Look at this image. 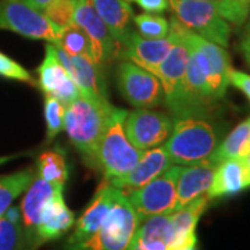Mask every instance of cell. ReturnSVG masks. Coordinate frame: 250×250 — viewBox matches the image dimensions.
Returning a JSON list of instances; mask_svg holds the SVG:
<instances>
[{"label": "cell", "instance_id": "6da1fadb", "mask_svg": "<svg viewBox=\"0 0 250 250\" xmlns=\"http://www.w3.org/2000/svg\"><path fill=\"white\" fill-rule=\"evenodd\" d=\"M172 129L164 145L172 164L192 166L207 160L220 143L218 125L202 111L172 117Z\"/></svg>", "mask_w": 250, "mask_h": 250}, {"label": "cell", "instance_id": "7a4b0ae2", "mask_svg": "<svg viewBox=\"0 0 250 250\" xmlns=\"http://www.w3.org/2000/svg\"><path fill=\"white\" fill-rule=\"evenodd\" d=\"M113 108L108 100L88 99L82 95L65 106L64 129L74 147L90 166Z\"/></svg>", "mask_w": 250, "mask_h": 250}, {"label": "cell", "instance_id": "3957f363", "mask_svg": "<svg viewBox=\"0 0 250 250\" xmlns=\"http://www.w3.org/2000/svg\"><path fill=\"white\" fill-rule=\"evenodd\" d=\"M126 110L114 107L102 135L93 159V167L103 174L104 179L123 177L134 168L143 150L128 141L124 131Z\"/></svg>", "mask_w": 250, "mask_h": 250}, {"label": "cell", "instance_id": "277c9868", "mask_svg": "<svg viewBox=\"0 0 250 250\" xmlns=\"http://www.w3.org/2000/svg\"><path fill=\"white\" fill-rule=\"evenodd\" d=\"M139 218L121 190L98 231L89 239L67 250H129Z\"/></svg>", "mask_w": 250, "mask_h": 250}, {"label": "cell", "instance_id": "5b68a950", "mask_svg": "<svg viewBox=\"0 0 250 250\" xmlns=\"http://www.w3.org/2000/svg\"><path fill=\"white\" fill-rule=\"evenodd\" d=\"M174 17L179 22L210 42L227 47L231 38V24L215 9L214 1L168 0Z\"/></svg>", "mask_w": 250, "mask_h": 250}, {"label": "cell", "instance_id": "8992f818", "mask_svg": "<svg viewBox=\"0 0 250 250\" xmlns=\"http://www.w3.org/2000/svg\"><path fill=\"white\" fill-rule=\"evenodd\" d=\"M170 34L174 38V45L170 53L161 62L153 72L161 82L164 92V104L168 107L172 117L190 111L188 106L187 86V62L188 49L179 34L170 27Z\"/></svg>", "mask_w": 250, "mask_h": 250}, {"label": "cell", "instance_id": "52a82bcc", "mask_svg": "<svg viewBox=\"0 0 250 250\" xmlns=\"http://www.w3.org/2000/svg\"><path fill=\"white\" fill-rule=\"evenodd\" d=\"M181 170L182 166L174 164L146 185L126 195L139 218V223L147 217L170 214L175 210L177 184Z\"/></svg>", "mask_w": 250, "mask_h": 250}, {"label": "cell", "instance_id": "ba28073f", "mask_svg": "<svg viewBox=\"0 0 250 250\" xmlns=\"http://www.w3.org/2000/svg\"><path fill=\"white\" fill-rule=\"evenodd\" d=\"M0 29L49 43H56L62 32L28 0H0Z\"/></svg>", "mask_w": 250, "mask_h": 250}, {"label": "cell", "instance_id": "9c48e42d", "mask_svg": "<svg viewBox=\"0 0 250 250\" xmlns=\"http://www.w3.org/2000/svg\"><path fill=\"white\" fill-rule=\"evenodd\" d=\"M117 88L121 96L136 108H153L164 103L159 78L131 62H120L116 72Z\"/></svg>", "mask_w": 250, "mask_h": 250}, {"label": "cell", "instance_id": "30bf717a", "mask_svg": "<svg viewBox=\"0 0 250 250\" xmlns=\"http://www.w3.org/2000/svg\"><path fill=\"white\" fill-rule=\"evenodd\" d=\"M172 117L152 111L149 108H136L128 111L124 120V131L128 141L141 150H147L164 143L172 129Z\"/></svg>", "mask_w": 250, "mask_h": 250}, {"label": "cell", "instance_id": "8fae6325", "mask_svg": "<svg viewBox=\"0 0 250 250\" xmlns=\"http://www.w3.org/2000/svg\"><path fill=\"white\" fill-rule=\"evenodd\" d=\"M74 24L81 27L89 38L92 43L93 60L99 67H103L110 62L120 59V46L111 36L108 28L100 18L90 0H77L74 11Z\"/></svg>", "mask_w": 250, "mask_h": 250}, {"label": "cell", "instance_id": "7c38bea8", "mask_svg": "<svg viewBox=\"0 0 250 250\" xmlns=\"http://www.w3.org/2000/svg\"><path fill=\"white\" fill-rule=\"evenodd\" d=\"M38 85L46 96L59 99L64 106H68L72 100L81 96L80 90L74 81L70 78L64 65L59 60L53 43H47L45 50V59L38 67Z\"/></svg>", "mask_w": 250, "mask_h": 250}, {"label": "cell", "instance_id": "4fadbf2b", "mask_svg": "<svg viewBox=\"0 0 250 250\" xmlns=\"http://www.w3.org/2000/svg\"><path fill=\"white\" fill-rule=\"evenodd\" d=\"M54 45V43H53ZM56 46L59 60L68 72L82 96L96 100H108L107 89L103 80V70L96 62L82 56H70L60 46Z\"/></svg>", "mask_w": 250, "mask_h": 250}, {"label": "cell", "instance_id": "5bb4252c", "mask_svg": "<svg viewBox=\"0 0 250 250\" xmlns=\"http://www.w3.org/2000/svg\"><path fill=\"white\" fill-rule=\"evenodd\" d=\"M62 187H56L42 178H35L27 189V195L21 203V224L24 231V250H36L35 235L41 215L47 202L59 192Z\"/></svg>", "mask_w": 250, "mask_h": 250}, {"label": "cell", "instance_id": "9a60e30c", "mask_svg": "<svg viewBox=\"0 0 250 250\" xmlns=\"http://www.w3.org/2000/svg\"><path fill=\"white\" fill-rule=\"evenodd\" d=\"M172 166L168 152L164 146H156L152 149L143 150L139 161L132 170L123 177L106 179L117 189H120L124 195L131 193L132 190L146 185L152 179L159 177L161 172Z\"/></svg>", "mask_w": 250, "mask_h": 250}, {"label": "cell", "instance_id": "2e32d148", "mask_svg": "<svg viewBox=\"0 0 250 250\" xmlns=\"http://www.w3.org/2000/svg\"><path fill=\"white\" fill-rule=\"evenodd\" d=\"M118 193H120V189L113 187L108 181L104 179L102 182V185L98 188L88 208L83 211V214L81 215L80 220L75 224V228L67 241V249L89 239L90 236L98 231V228L102 225L104 217L110 211Z\"/></svg>", "mask_w": 250, "mask_h": 250}, {"label": "cell", "instance_id": "e0dca14e", "mask_svg": "<svg viewBox=\"0 0 250 250\" xmlns=\"http://www.w3.org/2000/svg\"><path fill=\"white\" fill-rule=\"evenodd\" d=\"M172 45L174 38L171 34L161 39H149L134 31L126 43L121 47L120 59L134 62L153 74L170 53Z\"/></svg>", "mask_w": 250, "mask_h": 250}, {"label": "cell", "instance_id": "ac0fdd59", "mask_svg": "<svg viewBox=\"0 0 250 250\" xmlns=\"http://www.w3.org/2000/svg\"><path fill=\"white\" fill-rule=\"evenodd\" d=\"M74 223H75V215L65 205L62 190H59L47 202V205L42 211L35 235L36 250L46 242L59 239L71 228Z\"/></svg>", "mask_w": 250, "mask_h": 250}, {"label": "cell", "instance_id": "d6986e66", "mask_svg": "<svg viewBox=\"0 0 250 250\" xmlns=\"http://www.w3.org/2000/svg\"><path fill=\"white\" fill-rule=\"evenodd\" d=\"M215 168L217 166L207 160L192 164L189 167H182L177 184L175 210H179L199 196L207 195L214 178Z\"/></svg>", "mask_w": 250, "mask_h": 250}, {"label": "cell", "instance_id": "ffe728a7", "mask_svg": "<svg viewBox=\"0 0 250 250\" xmlns=\"http://www.w3.org/2000/svg\"><path fill=\"white\" fill-rule=\"evenodd\" d=\"M120 49L134 32V10L128 0H90ZM121 52V50H120Z\"/></svg>", "mask_w": 250, "mask_h": 250}, {"label": "cell", "instance_id": "44dd1931", "mask_svg": "<svg viewBox=\"0 0 250 250\" xmlns=\"http://www.w3.org/2000/svg\"><path fill=\"white\" fill-rule=\"evenodd\" d=\"M210 199L207 195L199 196L192 200L187 206L181 207L171 213V224H172V242L168 250H178L189 243L197 242L196 227L200 217L206 211Z\"/></svg>", "mask_w": 250, "mask_h": 250}, {"label": "cell", "instance_id": "7402d4cb", "mask_svg": "<svg viewBox=\"0 0 250 250\" xmlns=\"http://www.w3.org/2000/svg\"><path fill=\"white\" fill-rule=\"evenodd\" d=\"M172 235L171 213L147 217L138 225L129 250H168Z\"/></svg>", "mask_w": 250, "mask_h": 250}, {"label": "cell", "instance_id": "603a6c76", "mask_svg": "<svg viewBox=\"0 0 250 250\" xmlns=\"http://www.w3.org/2000/svg\"><path fill=\"white\" fill-rule=\"evenodd\" d=\"M250 187V175L243 159H231L220 163L214 172L211 187L207 192L208 199L231 196Z\"/></svg>", "mask_w": 250, "mask_h": 250}, {"label": "cell", "instance_id": "cb8c5ba5", "mask_svg": "<svg viewBox=\"0 0 250 250\" xmlns=\"http://www.w3.org/2000/svg\"><path fill=\"white\" fill-rule=\"evenodd\" d=\"M250 152V118L236 125L223 142L218 143L215 150L207 159L208 163L218 166L231 159H243Z\"/></svg>", "mask_w": 250, "mask_h": 250}, {"label": "cell", "instance_id": "d4e9b609", "mask_svg": "<svg viewBox=\"0 0 250 250\" xmlns=\"http://www.w3.org/2000/svg\"><path fill=\"white\" fill-rule=\"evenodd\" d=\"M35 178L36 171L32 168L0 177V217L7 211L11 203L22 192L27 190Z\"/></svg>", "mask_w": 250, "mask_h": 250}, {"label": "cell", "instance_id": "484cf974", "mask_svg": "<svg viewBox=\"0 0 250 250\" xmlns=\"http://www.w3.org/2000/svg\"><path fill=\"white\" fill-rule=\"evenodd\" d=\"M38 177L53 184L56 187L64 188L68 178V167L65 154L60 149L47 150L39 156L38 160Z\"/></svg>", "mask_w": 250, "mask_h": 250}, {"label": "cell", "instance_id": "4316f807", "mask_svg": "<svg viewBox=\"0 0 250 250\" xmlns=\"http://www.w3.org/2000/svg\"><path fill=\"white\" fill-rule=\"evenodd\" d=\"M0 250H24V231L17 207H9L0 217Z\"/></svg>", "mask_w": 250, "mask_h": 250}, {"label": "cell", "instance_id": "83f0119b", "mask_svg": "<svg viewBox=\"0 0 250 250\" xmlns=\"http://www.w3.org/2000/svg\"><path fill=\"white\" fill-rule=\"evenodd\" d=\"M54 45L60 46L64 52L70 56H82L93 60L92 53V43L85 31L77 24H71L68 27L62 28L60 36ZM95 62V60H93Z\"/></svg>", "mask_w": 250, "mask_h": 250}, {"label": "cell", "instance_id": "f1b7e54d", "mask_svg": "<svg viewBox=\"0 0 250 250\" xmlns=\"http://www.w3.org/2000/svg\"><path fill=\"white\" fill-rule=\"evenodd\" d=\"M134 24L138 29V34L149 39L167 38L170 34V22L159 14L142 13L134 16Z\"/></svg>", "mask_w": 250, "mask_h": 250}, {"label": "cell", "instance_id": "f546056e", "mask_svg": "<svg viewBox=\"0 0 250 250\" xmlns=\"http://www.w3.org/2000/svg\"><path fill=\"white\" fill-rule=\"evenodd\" d=\"M64 113L65 106L59 99L46 96L45 99V120H46V141L52 142L57 135L64 129Z\"/></svg>", "mask_w": 250, "mask_h": 250}, {"label": "cell", "instance_id": "4dcf8cb0", "mask_svg": "<svg viewBox=\"0 0 250 250\" xmlns=\"http://www.w3.org/2000/svg\"><path fill=\"white\" fill-rule=\"evenodd\" d=\"M77 0H52L47 3L42 13L57 28L68 27L74 24V11Z\"/></svg>", "mask_w": 250, "mask_h": 250}, {"label": "cell", "instance_id": "1f68e13d", "mask_svg": "<svg viewBox=\"0 0 250 250\" xmlns=\"http://www.w3.org/2000/svg\"><path fill=\"white\" fill-rule=\"evenodd\" d=\"M0 77L9 78V80L21 81L27 83H34L31 74L17 62L10 59L9 56L0 52Z\"/></svg>", "mask_w": 250, "mask_h": 250}, {"label": "cell", "instance_id": "d6a6232c", "mask_svg": "<svg viewBox=\"0 0 250 250\" xmlns=\"http://www.w3.org/2000/svg\"><path fill=\"white\" fill-rule=\"evenodd\" d=\"M228 81L236 89L241 90L250 102V74L231 68L229 72H228Z\"/></svg>", "mask_w": 250, "mask_h": 250}, {"label": "cell", "instance_id": "836d02e7", "mask_svg": "<svg viewBox=\"0 0 250 250\" xmlns=\"http://www.w3.org/2000/svg\"><path fill=\"white\" fill-rule=\"evenodd\" d=\"M136 3L145 13H153V14H163L170 9L168 0H128Z\"/></svg>", "mask_w": 250, "mask_h": 250}, {"label": "cell", "instance_id": "e575fe53", "mask_svg": "<svg viewBox=\"0 0 250 250\" xmlns=\"http://www.w3.org/2000/svg\"><path fill=\"white\" fill-rule=\"evenodd\" d=\"M239 50H241L245 62L250 67V27H248V25H246V29H245V34L241 38Z\"/></svg>", "mask_w": 250, "mask_h": 250}, {"label": "cell", "instance_id": "d590c367", "mask_svg": "<svg viewBox=\"0 0 250 250\" xmlns=\"http://www.w3.org/2000/svg\"><path fill=\"white\" fill-rule=\"evenodd\" d=\"M28 1H29V3H31L32 6H35L36 9L42 11V10L45 9L46 4H47V3H50L52 0H28Z\"/></svg>", "mask_w": 250, "mask_h": 250}, {"label": "cell", "instance_id": "8d00e7d4", "mask_svg": "<svg viewBox=\"0 0 250 250\" xmlns=\"http://www.w3.org/2000/svg\"><path fill=\"white\" fill-rule=\"evenodd\" d=\"M243 163H245V166H246V170H248V172H249L250 175V152L243 157Z\"/></svg>", "mask_w": 250, "mask_h": 250}, {"label": "cell", "instance_id": "74e56055", "mask_svg": "<svg viewBox=\"0 0 250 250\" xmlns=\"http://www.w3.org/2000/svg\"><path fill=\"white\" fill-rule=\"evenodd\" d=\"M196 243L197 242H195V243H189V245H187V246H184V248H181V249L178 250H196Z\"/></svg>", "mask_w": 250, "mask_h": 250}, {"label": "cell", "instance_id": "f35d334b", "mask_svg": "<svg viewBox=\"0 0 250 250\" xmlns=\"http://www.w3.org/2000/svg\"><path fill=\"white\" fill-rule=\"evenodd\" d=\"M236 1H239V3H243V4H248V6H250V0H236Z\"/></svg>", "mask_w": 250, "mask_h": 250}, {"label": "cell", "instance_id": "ab89813d", "mask_svg": "<svg viewBox=\"0 0 250 250\" xmlns=\"http://www.w3.org/2000/svg\"><path fill=\"white\" fill-rule=\"evenodd\" d=\"M203 1H214V0H203Z\"/></svg>", "mask_w": 250, "mask_h": 250}, {"label": "cell", "instance_id": "60d3db41", "mask_svg": "<svg viewBox=\"0 0 250 250\" xmlns=\"http://www.w3.org/2000/svg\"><path fill=\"white\" fill-rule=\"evenodd\" d=\"M248 27H250V21H249V22H248Z\"/></svg>", "mask_w": 250, "mask_h": 250}]
</instances>
